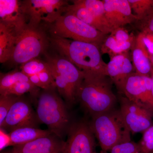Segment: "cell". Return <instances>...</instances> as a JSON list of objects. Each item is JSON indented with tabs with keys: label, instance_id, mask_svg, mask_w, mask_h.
Instances as JSON below:
<instances>
[{
	"label": "cell",
	"instance_id": "cell-1",
	"mask_svg": "<svg viewBox=\"0 0 153 153\" xmlns=\"http://www.w3.org/2000/svg\"><path fill=\"white\" fill-rule=\"evenodd\" d=\"M49 38L60 55L69 60L83 74L107 75V63L103 61L100 47L97 45L56 36H51Z\"/></svg>",
	"mask_w": 153,
	"mask_h": 153
},
{
	"label": "cell",
	"instance_id": "cell-2",
	"mask_svg": "<svg viewBox=\"0 0 153 153\" xmlns=\"http://www.w3.org/2000/svg\"><path fill=\"white\" fill-rule=\"evenodd\" d=\"M112 80L104 74H84L76 100L91 117L114 108L117 97L112 90Z\"/></svg>",
	"mask_w": 153,
	"mask_h": 153
},
{
	"label": "cell",
	"instance_id": "cell-3",
	"mask_svg": "<svg viewBox=\"0 0 153 153\" xmlns=\"http://www.w3.org/2000/svg\"><path fill=\"white\" fill-rule=\"evenodd\" d=\"M57 90L47 89L40 92L36 115L39 123L46 125L52 134L63 139L72 123L66 105Z\"/></svg>",
	"mask_w": 153,
	"mask_h": 153
},
{
	"label": "cell",
	"instance_id": "cell-4",
	"mask_svg": "<svg viewBox=\"0 0 153 153\" xmlns=\"http://www.w3.org/2000/svg\"><path fill=\"white\" fill-rule=\"evenodd\" d=\"M89 124L102 151L110 152L115 146L131 141V133L127 128L119 110L114 108L93 117Z\"/></svg>",
	"mask_w": 153,
	"mask_h": 153
},
{
	"label": "cell",
	"instance_id": "cell-5",
	"mask_svg": "<svg viewBox=\"0 0 153 153\" xmlns=\"http://www.w3.org/2000/svg\"><path fill=\"white\" fill-rule=\"evenodd\" d=\"M51 36L91 43L101 47L107 35L66 12L53 24L47 25Z\"/></svg>",
	"mask_w": 153,
	"mask_h": 153
},
{
	"label": "cell",
	"instance_id": "cell-6",
	"mask_svg": "<svg viewBox=\"0 0 153 153\" xmlns=\"http://www.w3.org/2000/svg\"><path fill=\"white\" fill-rule=\"evenodd\" d=\"M49 38L40 27H29L19 35L10 62L14 65L24 64L37 58L45 52L49 43Z\"/></svg>",
	"mask_w": 153,
	"mask_h": 153
},
{
	"label": "cell",
	"instance_id": "cell-7",
	"mask_svg": "<svg viewBox=\"0 0 153 153\" xmlns=\"http://www.w3.org/2000/svg\"><path fill=\"white\" fill-rule=\"evenodd\" d=\"M27 16L29 27H38L41 22L53 24L66 13L69 5L63 0H25L22 1Z\"/></svg>",
	"mask_w": 153,
	"mask_h": 153
},
{
	"label": "cell",
	"instance_id": "cell-8",
	"mask_svg": "<svg viewBox=\"0 0 153 153\" xmlns=\"http://www.w3.org/2000/svg\"><path fill=\"white\" fill-rule=\"evenodd\" d=\"M120 112L131 133H143L153 125V112L129 100L123 95L118 97Z\"/></svg>",
	"mask_w": 153,
	"mask_h": 153
},
{
	"label": "cell",
	"instance_id": "cell-9",
	"mask_svg": "<svg viewBox=\"0 0 153 153\" xmlns=\"http://www.w3.org/2000/svg\"><path fill=\"white\" fill-rule=\"evenodd\" d=\"M129 100L153 112V97L151 76H143L135 72L126 79L122 94Z\"/></svg>",
	"mask_w": 153,
	"mask_h": 153
},
{
	"label": "cell",
	"instance_id": "cell-10",
	"mask_svg": "<svg viewBox=\"0 0 153 153\" xmlns=\"http://www.w3.org/2000/svg\"><path fill=\"white\" fill-rule=\"evenodd\" d=\"M67 135L64 153H97L95 137L89 123H72Z\"/></svg>",
	"mask_w": 153,
	"mask_h": 153
},
{
	"label": "cell",
	"instance_id": "cell-11",
	"mask_svg": "<svg viewBox=\"0 0 153 153\" xmlns=\"http://www.w3.org/2000/svg\"><path fill=\"white\" fill-rule=\"evenodd\" d=\"M39 122L36 113L27 101L19 97L7 114L1 129L11 132L25 127L37 128Z\"/></svg>",
	"mask_w": 153,
	"mask_h": 153
},
{
	"label": "cell",
	"instance_id": "cell-12",
	"mask_svg": "<svg viewBox=\"0 0 153 153\" xmlns=\"http://www.w3.org/2000/svg\"><path fill=\"white\" fill-rule=\"evenodd\" d=\"M0 23L20 35L28 27L29 21L23 1L0 0Z\"/></svg>",
	"mask_w": 153,
	"mask_h": 153
},
{
	"label": "cell",
	"instance_id": "cell-13",
	"mask_svg": "<svg viewBox=\"0 0 153 153\" xmlns=\"http://www.w3.org/2000/svg\"><path fill=\"white\" fill-rule=\"evenodd\" d=\"M105 16L114 30L137 22L128 0H102Z\"/></svg>",
	"mask_w": 153,
	"mask_h": 153
},
{
	"label": "cell",
	"instance_id": "cell-14",
	"mask_svg": "<svg viewBox=\"0 0 153 153\" xmlns=\"http://www.w3.org/2000/svg\"><path fill=\"white\" fill-rule=\"evenodd\" d=\"M135 72L133 63L128 53L115 55L111 57L107 66V75L109 76L118 91L122 94L126 79Z\"/></svg>",
	"mask_w": 153,
	"mask_h": 153
},
{
	"label": "cell",
	"instance_id": "cell-15",
	"mask_svg": "<svg viewBox=\"0 0 153 153\" xmlns=\"http://www.w3.org/2000/svg\"><path fill=\"white\" fill-rule=\"evenodd\" d=\"M66 142L54 134L14 146L13 153H64Z\"/></svg>",
	"mask_w": 153,
	"mask_h": 153
},
{
	"label": "cell",
	"instance_id": "cell-16",
	"mask_svg": "<svg viewBox=\"0 0 153 153\" xmlns=\"http://www.w3.org/2000/svg\"><path fill=\"white\" fill-rule=\"evenodd\" d=\"M47 61L52 65L71 86L76 95L84 77L83 72L62 55L47 56Z\"/></svg>",
	"mask_w": 153,
	"mask_h": 153
},
{
	"label": "cell",
	"instance_id": "cell-17",
	"mask_svg": "<svg viewBox=\"0 0 153 153\" xmlns=\"http://www.w3.org/2000/svg\"><path fill=\"white\" fill-rule=\"evenodd\" d=\"M73 4H69L66 12L74 15L87 25L106 35H109L113 31L108 24L96 16L87 9L72 1Z\"/></svg>",
	"mask_w": 153,
	"mask_h": 153
},
{
	"label": "cell",
	"instance_id": "cell-18",
	"mask_svg": "<svg viewBox=\"0 0 153 153\" xmlns=\"http://www.w3.org/2000/svg\"><path fill=\"white\" fill-rule=\"evenodd\" d=\"M52 134L49 130H42L38 128L25 127L16 129L9 133L10 146L25 144L41 137Z\"/></svg>",
	"mask_w": 153,
	"mask_h": 153
},
{
	"label": "cell",
	"instance_id": "cell-19",
	"mask_svg": "<svg viewBox=\"0 0 153 153\" xmlns=\"http://www.w3.org/2000/svg\"><path fill=\"white\" fill-rule=\"evenodd\" d=\"M19 35L14 30L0 23V62L10 59Z\"/></svg>",
	"mask_w": 153,
	"mask_h": 153
},
{
	"label": "cell",
	"instance_id": "cell-20",
	"mask_svg": "<svg viewBox=\"0 0 153 153\" xmlns=\"http://www.w3.org/2000/svg\"><path fill=\"white\" fill-rule=\"evenodd\" d=\"M136 38L131 41L120 42L116 41L111 34L107 35L100 47L101 53L107 54L111 57L115 55L128 53L135 44Z\"/></svg>",
	"mask_w": 153,
	"mask_h": 153
},
{
	"label": "cell",
	"instance_id": "cell-21",
	"mask_svg": "<svg viewBox=\"0 0 153 153\" xmlns=\"http://www.w3.org/2000/svg\"><path fill=\"white\" fill-rule=\"evenodd\" d=\"M131 51V59L135 72L140 75L151 76L152 67L149 57L135 45Z\"/></svg>",
	"mask_w": 153,
	"mask_h": 153
},
{
	"label": "cell",
	"instance_id": "cell-22",
	"mask_svg": "<svg viewBox=\"0 0 153 153\" xmlns=\"http://www.w3.org/2000/svg\"><path fill=\"white\" fill-rule=\"evenodd\" d=\"M137 22H143L153 13V0H128Z\"/></svg>",
	"mask_w": 153,
	"mask_h": 153
},
{
	"label": "cell",
	"instance_id": "cell-23",
	"mask_svg": "<svg viewBox=\"0 0 153 153\" xmlns=\"http://www.w3.org/2000/svg\"><path fill=\"white\" fill-rule=\"evenodd\" d=\"M30 81L29 77L22 71H14L0 75V94H4L19 82Z\"/></svg>",
	"mask_w": 153,
	"mask_h": 153
},
{
	"label": "cell",
	"instance_id": "cell-24",
	"mask_svg": "<svg viewBox=\"0 0 153 153\" xmlns=\"http://www.w3.org/2000/svg\"><path fill=\"white\" fill-rule=\"evenodd\" d=\"M40 88L33 85L30 81H23L16 83L4 94L0 95L9 94L21 97L25 94L29 92L32 97H38L40 94Z\"/></svg>",
	"mask_w": 153,
	"mask_h": 153
},
{
	"label": "cell",
	"instance_id": "cell-25",
	"mask_svg": "<svg viewBox=\"0 0 153 153\" xmlns=\"http://www.w3.org/2000/svg\"><path fill=\"white\" fill-rule=\"evenodd\" d=\"M74 1L83 6L96 16L109 25L105 18L103 1L100 0H74Z\"/></svg>",
	"mask_w": 153,
	"mask_h": 153
},
{
	"label": "cell",
	"instance_id": "cell-26",
	"mask_svg": "<svg viewBox=\"0 0 153 153\" xmlns=\"http://www.w3.org/2000/svg\"><path fill=\"white\" fill-rule=\"evenodd\" d=\"M50 65L47 61H42L37 58L32 59L21 65V71L28 76L38 74L42 71L48 70Z\"/></svg>",
	"mask_w": 153,
	"mask_h": 153
},
{
	"label": "cell",
	"instance_id": "cell-27",
	"mask_svg": "<svg viewBox=\"0 0 153 153\" xmlns=\"http://www.w3.org/2000/svg\"><path fill=\"white\" fill-rule=\"evenodd\" d=\"M135 45L143 50L149 56L153 55V33L140 31L136 36Z\"/></svg>",
	"mask_w": 153,
	"mask_h": 153
},
{
	"label": "cell",
	"instance_id": "cell-28",
	"mask_svg": "<svg viewBox=\"0 0 153 153\" xmlns=\"http://www.w3.org/2000/svg\"><path fill=\"white\" fill-rule=\"evenodd\" d=\"M19 97L13 95H0V127L2 125L8 113Z\"/></svg>",
	"mask_w": 153,
	"mask_h": 153
},
{
	"label": "cell",
	"instance_id": "cell-29",
	"mask_svg": "<svg viewBox=\"0 0 153 153\" xmlns=\"http://www.w3.org/2000/svg\"><path fill=\"white\" fill-rule=\"evenodd\" d=\"M109 152L110 153H144L139 143L131 140L115 146Z\"/></svg>",
	"mask_w": 153,
	"mask_h": 153
},
{
	"label": "cell",
	"instance_id": "cell-30",
	"mask_svg": "<svg viewBox=\"0 0 153 153\" xmlns=\"http://www.w3.org/2000/svg\"><path fill=\"white\" fill-rule=\"evenodd\" d=\"M143 134L142 138L139 144L144 153H152L153 152V125Z\"/></svg>",
	"mask_w": 153,
	"mask_h": 153
},
{
	"label": "cell",
	"instance_id": "cell-31",
	"mask_svg": "<svg viewBox=\"0 0 153 153\" xmlns=\"http://www.w3.org/2000/svg\"><path fill=\"white\" fill-rule=\"evenodd\" d=\"M42 85L43 90L57 89L54 77L51 71V68L38 74Z\"/></svg>",
	"mask_w": 153,
	"mask_h": 153
},
{
	"label": "cell",
	"instance_id": "cell-32",
	"mask_svg": "<svg viewBox=\"0 0 153 153\" xmlns=\"http://www.w3.org/2000/svg\"><path fill=\"white\" fill-rule=\"evenodd\" d=\"M116 41L120 42H125L131 41L135 38L136 37L133 34H129L124 27L114 29L110 33Z\"/></svg>",
	"mask_w": 153,
	"mask_h": 153
},
{
	"label": "cell",
	"instance_id": "cell-33",
	"mask_svg": "<svg viewBox=\"0 0 153 153\" xmlns=\"http://www.w3.org/2000/svg\"><path fill=\"white\" fill-rule=\"evenodd\" d=\"M136 23L137 27L140 31L153 33V13L144 21Z\"/></svg>",
	"mask_w": 153,
	"mask_h": 153
},
{
	"label": "cell",
	"instance_id": "cell-34",
	"mask_svg": "<svg viewBox=\"0 0 153 153\" xmlns=\"http://www.w3.org/2000/svg\"><path fill=\"white\" fill-rule=\"evenodd\" d=\"M10 137L9 134L4 132L2 129L1 128V150L6 147L10 146Z\"/></svg>",
	"mask_w": 153,
	"mask_h": 153
},
{
	"label": "cell",
	"instance_id": "cell-35",
	"mask_svg": "<svg viewBox=\"0 0 153 153\" xmlns=\"http://www.w3.org/2000/svg\"><path fill=\"white\" fill-rule=\"evenodd\" d=\"M28 77H29V80H30V82L33 83V85H36V86L39 88H41L43 89V85L41 83L38 74L31 75V76H28Z\"/></svg>",
	"mask_w": 153,
	"mask_h": 153
},
{
	"label": "cell",
	"instance_id": "cell-36",
	"mask_svg": "<svg viewBox=\"0 0 153 153\" xmlns=\"http://www.w3.org/2000/svg\"><path fill=\"white\" fill-rule=\"evenodd\" d=\"M151 77L152 80V94L153 97V67L152 68V72H151Z\"/></svg>",
	"mask_w": 153,
	"mask_h": 153
},
{
	"label": "cell",
	"instance_id": "cell-37",
	"mask_svg": "<svg viewBox=\"0 0 153 153\" xmlns=\"http://www.w3.org/2000/svg\"><path fill=\"white\" fill-rule=\"evenodd\" d=\"M151 63H152V66L153 67V55L149 57Z\"/></svg>",
	"mask_w": 153,
	"mask_h": 153
},
{
	"label": "cell",
	"instance_id": "cell-38",
	"mask_svg": "<svg viewBox=\"0 0 153 153\" xmlns=\"http://www.w3.org/2000/svg\"><path fill=\"white\" fill-rule=\"evenodd\" d=\"M100 153H109L108 152H105V151H102Z\"/></svg>",
	"mask_w": 153,
	"mask_h": 153
},
{
	"label": "cell",
	"instance_id": "cell-39",
	"mask_svg": "<svg viewBox=\"0 0 153 153\" xmlns=\"http://www.w3.org/2000/svg\"><path fill=\"white\" fill-rule=\"evenodd\" d=\"M153 153V152H152V153Z\"/></svg>",
	"mask_w": 153,
	"mask_h": 153
},
{
	"label": "cell",
	"instance_id": "cell-40",
	"mask_svg": "<svg viewBox=\"0 0 153 153\" xmlns=\"http://www.w3.org/2000/svg\"><path fill=\"white\" fill-rule=\"evenodd\" d=\"M13 153V152H11V153Z\"/></svg>",
	"mask_w": 153,
	"mask_h": 153
}]
</instances>
